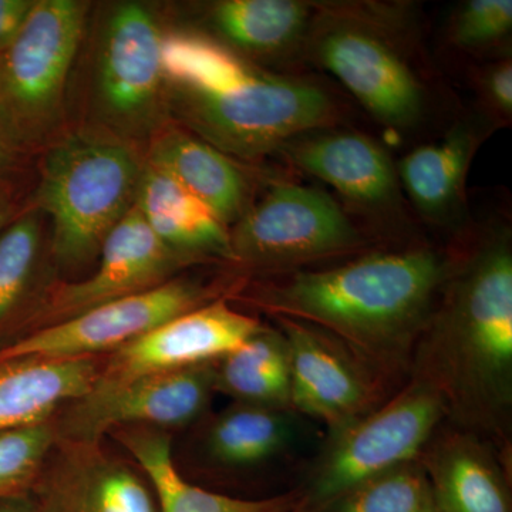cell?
Listing matches in <instances>:
<instances>
[{"label":"cell","mask_w":512,"mask_h":512,"mask_svg":"<svg viewBox=\"0 0 512 512\" xmlns=\"http://www.w3.org/2000/svg\"><path fill=\"white\" fill-rule=\"evenodd\" d=\"M35 0H0V52L18 35Z\"/></svg>","instance_id":"31"},{"label":"cell","mask_w":512,"mask_h":512,"mask_svg":"<svg viewBox=\"0 0 512 512\" xmlns=\"http://www.w3.org/2000/svg\"><path fill=\"white\" fill-rule=\"evenodd\" d=\"M232 266L276 276L370 251L365 232L328 192L275 181L231 228Z\"/></svg>","instance_id":"8"},{"label":"cell","mask_w":512,"mask_h":512,"mask_svg":"<svg viewBox=\"0 0 512 512\" xmlns=\"http://www.w3.org/2000/svg\"><path fill=\"white\" fill-rule=\"evenodd\" d=\"M0 512H39L32 493L0 500Z\"/></svg>","instance_id":"32"},{"label":"cell","mask_w":512,"mask_h":512,"mask_svg":"<svg viewBox=\"0 0 512 512\" xmlns=\"http://www.w3.org/2000/svg\"><path fill=\"white\" fill-rule=\"evenodd\" d=\"M146 160L133 141L82 130L47 148L35 210L52 221V256L76 269L99 256L110 232L134 207Z\"/></svg>","instance_id":"5"},{"label":"cell","mask_w":512,"mask_h":512,"mask_svg":"<svg viewBox=\"0 0 512 512\" xmlns=\"http://www.w3.org/2000/svg\"><path fill=\"white\" fill-rule=\"evenodd\" d=\"M478 111L495 126H510L512 120V60L510 56L495 57L473 72Z\"/></svg>","instance_id":"30"},{"label":"cell","mask_w":512,"mask_h":512,"mask_svg":"<svg viewBox=\"0 0 512 512\" xmlns=\"http://www.w3.org/2000/svg\"><path fill=\"white\" fill-rule=\"evenodd\" d=\"M315 13L305 0H220L208 6L214 39L245 59H301Z\"/></svg>","instance_id":"22"},{"label":"cell","mask_w":512,"mask_h":512,"mask_svg":"<svg viewBox=\"0 0 512 512\" xmlns=\"http://www.w3.org/2000/svg\"><path fill=\"white\" fill-rule=\"evenodd\" d=\"M409 379L439 394L446 423L511 454L510 229H488L457 245L453 268L414 348Z\"/></svg>","instance_id":"2"},{"label":"cell","mask_w":512,"mask_h":512,"mask_svg":"<svg viewBox=\"0 0 512 512\" xmlns=\"http://www.w3.org/2000/svg\"><path fill=\"white\" fill-rule=\"evenodd\" d=\"M10 158V154L6 151V148L3 147L2 141H0V170L8 164Z\"/></svg>","instance_id":"34"},{"label":"cell","mask_w":512,"mask_h":512,"mask_svg":"<svg viewBox=\"0 0 512 512\" xmlns=\"http://www.w3.org/2000/svg\"><path fill=\"white\" fill-rule=\"evenodd\" d=\"M456 254L454 245L370 249L330 268L245 282L228 299L325 330L396 392L409 380L414 348Z\"/></svg>","instance_id":"1"},{"label":"cell","mask_w":512,"mask_h":512,"mask_svg":"<svg viewBox=\"0 0 512 512\" xmlns=\"http://www.w3.org/2000/svg\"><path fill=\"white\" fill-rule=\"evenodd\" d=\"M56 440L55 416L0 431V500L32 493Z\"/></svg>","instance_id":"28"},{"label":"cell","mask_w":512,"mask_h":512,"mask_svg":"<svg viewBox=\"0 0 512 512\" xmlns=\"http://www.w3.org/2000/svg\"><path fill=\"white\" fill-rule=\"evenodd\" d=\"M303 173L335 188L367 218H402L404 192L396 164L372 137L338 127L295 138L281 150Z\"/></svg>","instance_id":"16"},{"label":"cell","mask_w":512,"mask_h":512,"mask_svg":"<svg viewBox=\"0 0 512 512\" xmlns=\"http://www.w3.org/2000/svg\"><path fill=\"white\" fill-rule=\"evenodd\" d=\"M301 59L336 77L397 133L419 130L436 113L434 76L404 3L315 2Z\"/></svg>","instance_id":"4"},{"label":"cell","mask_w":512,"mask_h":512,"mask_svg":"<svg viewBox=\"0 0 512 512\" xmlns=\"http://www.w3.org/2000/svg\"><path fill=\"white\" fill-rule=\"evenodd\" d=\"M511 0H466L451 13L447 42L468 53L507 49L511 43Z\"/></svg>","instance_id":"29"},{"label":"cell","mask_w":512,"mask_h":512,"mask_svg":"<svg viewBox=\"0 0 512 512\" xmlns=\"http://www.w3.org/2000/svg\"><path fill=\"white\" fill-rule=\"evenodd\" d=\"M15 214V197L12 188L0 180V232L13 220Z\"/></svg>","instance_id":"33"},{"label":"cell","mask_w":512,"mask_h":512,"mask_svg":"<svg viewBox=\"0 0 512 512\" xmlns=\"http://www.w3.org/2000/svg\"><path fill=\"white\" fill-rule=\"evenodd\" d=\"M136 205L163 244L198 264H232L229 228L170 174L146 161Z\"/></svg>","instance_id":"23"},{"label":"cell","mask_w":512,"mask_h":512,"mask_svg":"<svg viewBox=\"0 0 512 512\" xmlns=\"http://www.w3.org/2000/svg\"><path fill=\"white\" fill-rule=\"evenodd\" d=\"M497 130L481 111H473L454 121L439 140L417 146L396 165L403 192L427 225L464 228L471 164Z\"/></svg>","instance_id":"17"},{"label":"cell","mask_w":512,"mask_h":512,"mask_svg":"<svg viewBox=\"0 0 512 512\" xmlns=\"http://www.w3.org/2000/svg\"><path fill=\"white\" fill-rule=\"evenodd\" d=\"M215 370L217 362H211L121 383H94L55 414L57 437L104 440L121 427L168 431L191 426L207 416L217 394Z\"/></svg>","instance_id":"12"},{"label":"cell","mask_w":512,"mask_h":512,"mask_svg":"<svg viewBox=\"0 0 512 512\" xmlns=\"http://www.w3.org/2000/svg\"><path fill=\"white\" fill-rule=\"evenodd\" d=\"M100 365L101 356L0 360V431L55 416L92 389Z\"/></svg>","instance_id":"24"},{"label":"cell","mask_w":512,"mask_h":512,"mask_svg":"<svg viewBox=\"0 0 512 512\" xmlns=\"http://www.w3.org/2000/svg\"><path fill=\"white\" fill-rule=\"evenodd\" d=\"M195 264L163 244L134 204L104 241L96 271L82 281L56 282L33 295L3 330L0 349L97 306L150 291Z\"/></svg>","instance_id":"9"},{"label":"cell","mask_w":512,"mask_h":512,"mask_svg":"<svg viewBox=\"0 0 512 512\" xmlns=\"http://www.w3.org/2000/svg\"><path fill=\"white\" fill-rule=\"evenodd\" d=\"M40 217L30 210L0 232V335L32 296L42 249Z\"/></svg>","instance_id":"26"},{"label":"cell","mask_w":512,"mask_h":512,"mask_svg":"<svg viewBox=\"0 0 512 512\" xmlns=\"http://www.w3.org/2000/svg\"><path fill=\"white\" fill-rule=\"evenodd\" d=\"M262 325L255 316L235 309L228 298L215 299L101 356L94 383H121L151 373L218 362L244 345Z\"/></svg>","instance_id":"14"},{"label":"cell","mask_w":512,"mask_h":512,"mask_svg":"<svg viewBox=\"0 0 512 512\" xmlns=\"http://www.w3.org/2000/svg\"><path fill=\"white\" fill-rule=\"evenodd\" d=\"M309 420L293 410L232 403L205 421L198 456L215 477H242L291 466L309 439Z\"/></svg>","instance_id":"18"},{"label":"cell","mask_w":512,"mask_h":512,"mask_svg":"<svg viewBox=\"0 0 512 512\" xmlns=\"http://www.w3.org/2000/svg\"><path fill=\"white\" fill-rule=\"evenodd\" d=\"M32 495L39 512H158L146 474L103 440L57 437Z\"/></svg>","instance_id":"15"},{"label":"cell","mask_w":512,"mask_h":512,"mask_svg":"<svg viewBox=\"0 0 512 512\" xmlns=\"http://www.w3.org/2000/svg\"><path fill=\"white\" fill-rule=\"evenodd\" d=\"M319 512H436L419 458L380 474Z\"/></svg>","instance_id":"27"},{"label":"cell","mask_w":512,"mask_h":512,"mask_svg":"<svg viewBox=\"0 0 512 512\" xmlns=\"http://www.w3.org/2000/svg\"><path fill=\"white\" fill-rule=\"evenodd\" d=\"M87 13L80 0H35L0 52V141L10 156L45 146L60 126Z\"/></svg>","instance_id":"6"},{"label":"cell","mask_w":512,"mask_h":512,"mask_svg":"<svg viewBox=\"0 0 512 512\" xmlns=\"http://www.w3.org/2000/svg\"><path fill=\"white\" fill-rule=\"evenodd\" d=\"M109 434L146 474L156 494L158 512H292L298 504L295 487L268 497L244 498L191 483L175 466L168 431L121 427Z\"/></svg>","instance_id":"21"},{"label":"cell","mask_w":512,"mask_h":512,"mask_svg":"<svg viewBox=\"0 0 512 512\" xmlns=\"http://www.w3.org/2000/svg\"><path fill=\"white\" fill-rule=\"evenodd\" d=\"M163 69L168 111L232 158L281 153L295 138L342 120V106L322 83L268 72L204 33L165 35Z\"/></svg>","instance_id":"3"},{"label":"cell","mask_w":512,"mask_h":512,"mask_svg":"<svg viewBox=\"0 0 512 512\" xmlns=\"http://www.w3.org/2000/svg\"><path fill=\"white\" fill-rule=\"evenodd\" d=\"M291 360L292 410L333 433L366 416L394 392L325 330L276 318Z\"/></svg>","instance_id":"13"},{"label":"cell","mask_w":512,"mask_h":512,"mask_svg":"<svg viewBox=\"0 0 512 512\" xmlns=\"http://www.w3.org/2000/svg\"><path fill=\"white\" fill-rule=\"evenodd\" d=\"M163 32L141 3L111 8L97 47L96 96L106 130L133 141L156 134L168 113Z\"/></svg>","instance_id":"10"},{"label":"cell","mask_w":512,"mask_h":512,"mask_svg":"<svg viewBox=\"0 0 512 512\" xmlns=\"http://www.w3.org/2000/svg\"><path fill=\"white\" fill-rule=\"evenodd\" d=\"M436 512H512L507 454L444 421L421 451Z\"/></svg>","instance_id":"19"},{"label":"cell","mask_w":512,"mask_h":512,"mask_svg":"<svg viewBox=\"0 0 512 512\" xmlns=\"http://www.w3.org/2000/svg\"><path fill=\"white\" fill-rule=\"evenodd\" d=\"M146 161L170 174L228 228L254 202L244 168L183 127L164 126L154 134Z\"/></svg>","instance_id":"20"},{"label":"cell","mask_w":512,"mask_h":512,"mask_svg":"<svg viewBox=\"0 0 512 512\" xmlns=\"http://www.w3.org/2000/svg\"><path fill=\"white\" fill-rule=\"evenodd\" d=\"M215 392L234 403L292 410L291 360L282 330L264 323L244 345L218 360Z\"/></svg>","instance_id":"25"},{"label":"cell","mask_w":512,"mask_h":512,"mask_svg":"<svg viewBox=\"0 0 512 512\" xmlns=\"http://www.w3.org/2000/svg\"><path fill=\"white\" fill-rule=\"evenodd\" d=\"M446 410L439 394L409 379L366 416L326 433L305 466L292 512H319L360 484L419 458Z\"/></svg>","instance_id":"7"},{"label":"cell","mask_w":512,"mask_h":512,"mask_svg":"<svg viewBox=\"0 0 512 512\" xmlns=\"http://www.w3.org/2000/svg\"><path fill=\"white\" fill-rule=\"evenodd\" d=\"M238 285L237 279L204 284L177 276L150 291L97 306L49 328L36 330L0 349V360L19 357L73 360L107 355L175 316L215 299L228 298Z\"/></svg>","instance_id":"11"}]
</instances>
